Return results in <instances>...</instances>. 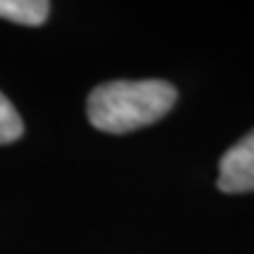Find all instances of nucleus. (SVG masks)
Masks as SVG:
<instances>
[{"label":"nucleus","mask_w":254,"mask_h":254,"mask_svg":"<svg viewBox=\"0 0 254 254\" xmlns=\"http://www.w3.org/2000/svg\"><path fill=\"white\" fill-rule=\"evenodd\" d=\"M177 101V90L165 80H113L94 87L87 118L109 134L134 132L160 120Z\"/></svg>","instance_id":"obj_1"},{"label":"nucleus","mask_w":254,"mask_h":254,"mask_svg":"<svg viewBox=\"0 0 254 254\" xmlns=\"http://www.w3.org/2000/svg\"><path fill=\"white\" fill-rule=\"evenodd\" d=\"M217 186L224 193L254 190V129L221 155Z\"/></svg>","instance_id":"obj_2"},{"label":"nucleus","mask_w":254,"mask_h":254,"mask_svg":"<svg viewBox=\"0 0 254 254\" xmlns=\"http://www.w3.org/2000/svg\"><path fill=\"white\" fill-rule=\"evenodd\" d=\"M50 14L45 0H0V17L24 26H40Z\"/></svg>","instance_id":"obj_3"},{"label":"nucleus","mask_w":254,"mask_h":254,"mask_svg":"<svg viewBox=\"0 0 254 254\" xmlns=\"http://www.w3.org/2000/svg\"><path fill=\"white\" fill-rule=\"evenodd\" d=\"M24 134V123L17 113L14 104L0 92V146L17 141Z\"/></svg>","instance_id":"obj_4"}]
</instances>
